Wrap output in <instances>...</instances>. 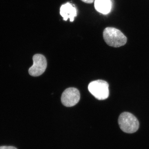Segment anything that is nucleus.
I'll list each match as a JSON object with an SVG mask.
<instances>
[{"label": "nucleus", "mask_w": 149, "mask_h": 149, "mask_svg": "<svg viewBox=\"0 0 149 149\" xmlns=\"http://www.w3.org/2000/svg\"><path fill=\"white\" fill-rule=\"evenodd\" d=\"M103 38L107 45L113 47H119L127 42V37L119 29L114 27H106L103 33Z\"/></svg>", "instance_id": "nucleus-1"}, {"label": "nucleus", "mask_w": 149, "mask_h": 149, "mask_svg": "<svg viewBox=\"0 0 149 149\" xmlns=\"http://www.w3.org/2000/svg\"><path fill=\"white\" fill-rule=\"evenodd\" d=\"M118 123L120 129L127 133H135L139 129L140 125L136 116L128 112H124L120 114Z\"/></svg>", "instance_id": "nucleus-2"}, {"label": "nucleus", "mask_w": 149, "mask_h": 149, "mask_svg": "<svg viewBox=\"0 0 149 149\" xmlns=\"http://www.w3.org/2000/svg\"><path fill=\"white\" fill-rule=\"evenodd\" d=\"M109 85L104 80H98L91 82L88 85L89 92L96 99L104 100L108 97L109 95Z\"/></svg>", "instance_id": "nucleus-3"}, {"label": "nucleus", "mask_w": 149, "mask_h": 149, "mask_svg": "<svg viewBox=\"0 0 149 149\" xmlns=\"http://www.w3.org/2000/svg\"><path fill=\"white\" fill-rule=\"evenodd\" d=\"M33 64L29 68V74L34 77L42 75L47 67V61L45 56L36 54L33 56Z\"/></svg>", "instance_id": "nucleus-4"}, {"label": "nucleus", "mask_w": 149, "mask_h": 149, "mask_svg": "<svg viewBox=\"0 0 149 149\" xmlns=\"http://www.w3.org/2000/svg\"><path fill=\"white\" fill-rule=\"evenodd\" d=\"M80 98V92L77 89L74 88H68L62 94L61 101L65 106L72 107L78 103Z\"/></svg>", "instance_id": "nucleus-5"}, {"label": "nucleus", "mask_w": 149, "mask_h": 149, "mask_svg": "<svg viewBox=\"0 0 149 149\" xmlns=\"http://www.w3.org/2000/svg\"><path fill=\"white\" fill-rule=\"evenodd\" d=\"M61 15L64 20L69 18L70 22L74 21V17L77 15L76 8L70 3H68L61 6L60 8Z\"/></svg>", "instance_id": "nucleus-6"}, {"label": "nucleus", "mask_w": 149, "mask_h": 149, "mask_svg": "<svg viewBox=\"0 0 149 149\" xmlns=\"http://www.w3.org/2000/svg\"><path fill=\"white\" fill-rule=\"evenodd\" d=\"M95 7L99 12L107 14L111 10V4L110 0H95Z\"/></svg>", "instance_id": "nucleus-7"}, {"label": "nucleus", "mask_w": 149, "mask_h": 149, "mask_svg": "<svg viewBox=\"0 0 149 149\" xmlns=\"http://www.w3.org/2000/svg\"><path fill=\"white\" fill-rule=\"evenodd\" d=\"M0 149H17L16 148L13 146H3L0 147Z\"/></svg>", "instance_id": "nucleus-8"}, {"label": "nucleus", "mask_w": 149, "mask_h": 149, "mask_svg": "<svg viewBox=\"0 0 149 149\" xmlns=\"http://www.w3.org/2000/svg\"><path fill=\"white\" fill-rule=\"evenodd\" d=\"M83 2L86 3H92L94 2V0H81Z\"/></svg>", "instance_id": "nucleus-9"}]
</instances>
